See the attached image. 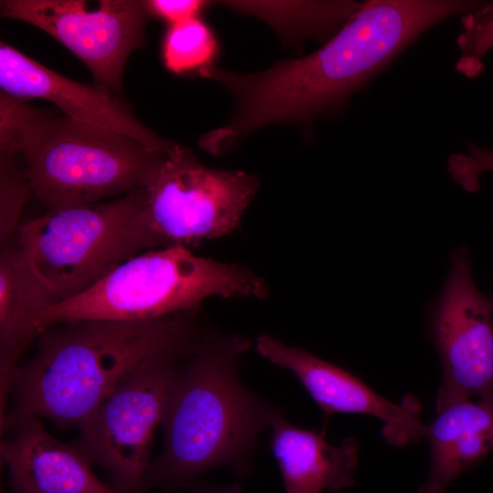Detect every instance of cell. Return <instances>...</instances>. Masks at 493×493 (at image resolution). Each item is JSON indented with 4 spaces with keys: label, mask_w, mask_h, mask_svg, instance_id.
<instances>
[{
    "label": "cell",
    "mask_w": 493,
    "mask_h": 493,
    "mask_svg": "<svg viewBox=\"0 0 493 493\" xmlns=\"http://www.w3.org/2000/svg\"><path fill=\"white\" fill-rule=\"evenodd\" d=\"M146 203L145 187L110 200L50 209L20 225L15 241L54 305L85 292L138 254L162 247Z\"/></svg>",
    "instance_id": "8992f818"
},
{
    "label": "cell",
    "mask_w": 493,
    "mask_h": 493,
    "mask_svg": "<svg viewBox=\"0 0 493 493\" xmlns=\"http://www.w3.org/2000/svg\"><path fill=\"white\" fill-rule=\"evenodd\" d=\"M257 188L253 175L206 166L175 143L146 187L148 221L162 247H188L233 232Z\"/></svg>",
    "instance_id": "52a82bcc"
},
{
    "label": "cell",
    "mask_w": 493,
    "mask_h": 493,
    "mask_svg": "<svg viewBox=\"0 0 493 493\" xmlns=\"http://www.w3.org/2000/svg\"><path fill=\"white\" fill-rule=\"evenodd\" d=\"M216 52L213 32L197 16L172 24L163 42L165 66L177 74L212 65Z\"/></svg>",
    "instance_id": "e0dca14e"
},
{
    "label": "cell",
    "mask_w": 493,
    "mask_h": 493,
    "mask_svg": "<svg viewBox=\"0 0 493 493\" xmlns=\"http://www.w3.org/2000/svg\"><path fill=\"white\" fill-rule=\"evenodd\" d=\"M0 87L16 98L51 101L74 121L131 137L155 151H167L175 144L143 125L131 107L108 89L70 79L3 42Z\"/></svg>",
    "instance_id": "8fae6325"
},
{
    "label": "cell",
    "mask_w": 493,
    "mask_h": 493,
    "mask_svg": "<svg viewBox=\"0 0 493 493\" xmlns=\"http://www.w3.org/2000/svg\"><path fill=\"white\" fill-rule=\"evenodd\" d=\"M256 350L271 363L294 373L325 414L375 416L384 423V437L394 446L426 436L427 426L421 423L414 405H401L382 397L347 371L267 334L257 338Z\"/></svg>",
    "instance_id": "7c38bea8"
},
{
    "label": "cell",
    "mask_w": 493,
    "mask_h": 493,
    "mask_svg": "<svg viewBox=\"0 0 493 493\" xmlns=\"http://www.w3.org/2000/svg\"><path fill=\"white\" fill-rule=\"evenodd\" d=\"M270 428V447L286 493L335 492L352 485L358 461V445L352 437L331 446L324 431L295 426L282 415Z\"/></svg>",
    "instance_id": "5bb4252c"
},
{
    "label": "cell",
    "mask_w": 493,
    "mask_h": 493,
    "mask_svg": "<svg viewBox=\"0 0 493 493\" xmlns=\"http://www.w3.org/2000/svg\"><path fill=\"white\" fill-rule=\"evenodd\" d=\"M202 493H242V492L238 485H233L228 488L209 489Z\"/></svg>",
    "instance_id": "7402d4cb"
},
{
    "label": "cell",
    "mask_w": 493,
    "mask_h": 493,
    "mask_svg": "<svg viewBox=\"0 0 493 493\" xmlns=\"http://www.w3.org/2000/svg\"><path fill=\"white\" fill-rule=\"evenodd\" d=\"M483 2L370 0L317 51L242 74L210 65L201 76L221 83L237 101L231 121L201 145L224 153L257 128L306 122L332 111L433 26L478 8Z\"/></svg>",
    "instance_id": "6da1fadb"
},
{
    "label": "cell",
    "mask_w": 493,
    "mask_h": 493,
    "mask_svg": "<svg viewBox=\"0 0 493 493\" xmlns=\"http://www.w3.org/2000/svg\"><path fill=\"white\" fill-rule=\"evenodd\" d=\"M14 493H24V492L15 491Z\"/></svg>",
    "instance_id": "603a6c76"
},
{
    "label": "cell",
    "mask_w": 493,
    "mask_h": 493,
    "mask_svg": "<svg viewBox=\"0 0 493 493\" xmlns=\"http://www.w3.org/2000/svg\"><path fill=\"white\" fill-rule=\"evenodd\" d=\"M468 154L454 153L447 163L453 180L467 192L479 189V176L493 172V152L468 142Z\"/></svg>",
    "instance_id": "ffe728a7"
},
{
    "label": "cell",
    "mask_w": 493,
    "mask_h": 493,
    "mask_svg": "<svg viewBox=\"0 0 493 493\" xmlns=\"http://www.w3.org/2000/svg\"><path fill=\"white\" fill-rule=\"evenodd\" d=\"M178 362L137 370L79 426L89 456L122 493H141L145 483L154 434L183 370Z\"/></svg>",
    "instance_id": "ba28073f"
},
{
    "label": "cell",
    "mask_w": 493,
    "mask_h": 493,
    "mask_svg": "<svg viewBox=\"0 0 493 493\" xmlns=\"http://www.w3.org/2000/svg\"><path fill=\"white\" fill-rule=\"evenodd\" d=\"M427 426L430 472L416 493H446L461 473L493 451V397L453 403Z\"/></svg>",
    "instance_id": "9a60e30c"
},
{
    "label": "cell",
    "mask_w": 493,
    "mask_h": 493,
    "mask_svg": "<svg viewBox=\"0 0 493 493\" xmlns=\"http://www.w3.org/2000/svg\"><path fill=\"white\" fill-rule=\"evenodd\" d=\"M150 13L172 24L195 17L207 5L200 0H151L144 1Z\"/></svg>",
    "instance_id": "44dd1931"
},
{
    "label": "cell",
    "mask_w": 493,
    "mask_h": 493,
    "mask_svg": "<svg viewBox=\"0 0 493 493\" xmlns=\"http://www.w3.org/2000/svg\"><path fill=\"white\" fill-rule=\"evenodd\" d=\"M0 152L17 155L34 196L50 209L89 205L147 187L167 151L54 116L0 93Z\"/></svg>",
    "instance_id": "277c9868"
},
{
    "label": "cell",
    "mask_w": 493,
    "mask_h": 493,
    "mask_svg": "<svg viewBox=\"0 0 493 493\" xmlns=\"http://www.w3.org/2000/svg\"><path fill=\"white\" fill-rule=\"evenodd\" d=\"M433 330L443 366L436 411L458 401L492 398L491 306L473 281L465 247L452 254Z\"/></svg>",
    "instance_id": "30bf717a"
},
{
    "label": "cell",
    "mask_w": 493,
    "mask_h": 493,
    "mask_svg": "<svg viewBox=\"0 0 493 493\" xmlns=\"http://www.w3.org/2000/svg\"><path fill=\"white\" fill-rule=\"evenodd\" d=\"M195 312L47 328L34 358L17 365L1 386V429L41 417L60 428L79 427L137 370L192 356L203 337Z\"/></svg>",
    "instance_id": "7a4b0ae2"
},
{
    "label": "cell",
    "mask_w": 493,
    "mask_h": 493,
    "mask_svg": "<svg viewBox=\"0 0 493 493\" xmlns=\"http://www.w3.org/2000/svg\"><path fill=\"white\" fill-rule=\"evenodd\" d=\"M249 345L240 335H203L171 395L163 449L146 484L179 483L219 466L246 473L259 433L281 415L238 378V359Z\"/></svg>",
    "instance_id": "3957f363"
},
{
    "label": "cell",
    "mask_w": 493,
    "mask_h": 493,
    "mask_svg": "<svg viewBox=\"0 0 493 493\" xmlns=\"http://www.w3.org/2000/svg\"><path fill=\"white\" fill-rule=\"evenodd\" d=\"M1 442V459L16 491L24 493H122L101 482L89 458L54 438L39 418L21 422Z\"/></svg>",
    "instance_id": "4fadbf2b"
},
{
    "label": "cell",
    "mask_w": 493,
    "mask_h": 493,
    "mask_svg": "<svg viewBox=\"0 0 493 493\" xmlns=\"http://www.w3.org/2000/svg\"><path fill=\"white\" fill-rule=\"evenodd\" d=\"M463 31L457 37L461 57L456 68L468 77L482 70L481 60L493 47V4H483L462 16Z\"/></svg>",
    "instance_id": "d6986e66"
},
{
    "label": "cell",
    "mask_w": 493,
    "mask_h": 493,
    "mask_svg": "<svg viewBox=\"0 0 493 493\" xmlns=\"http://www.w3.org/2000/svg\"><path fill=\"white\" fill-rule=\"evenodd\" d=\"M264 279L243 266L194 255L187 246L149 249L85 292L38 315L40 335L64 322L142 320L196 311L211 297L263 299Z\"/></svg>",
    "instance_id": "5b68a950"
},
{
    "label": "cell",
    "mask_w": 493,
    "mask_h": 493,
    "mask_svg": "<svg viewBox=\"0 0 493 493\" xmlns=\"http://www.w3.org/2000/svg\"><path fill=\"white\" fill-rule=\"evenodd\" d=\"M32 194L20 158L0 152V247L15 242L20 217Z\"/></svg>",
    "instance_id": "ac0fdd59"
},
{
    "label": "cell",
    "mask_w": 493,
    "mask_h": 493,
    "mask_svg": "<svg viewBox=\"0 0 493 493\" xmlns=\"http://www.w3.org/2000/svg\"><path fill=\"white\" fill-rule=\"evenodd\" d=\"M1 16L33 25L58 39L117 96L130 54L144 42V1L101 0L95 10L79 0H5Z\"/></svg>",
    "instance_id": "9c48e42d"
},
{
    "label": "cell",
    "mask_w": 493,
    "mask_h": 493,
    "mask_svg": "<svg viewBox=\"0 0 493 493\" xmlns=\"http://www.w3.org/2000/svg\"><path fill=\"white\" fill-rule=\"evenodd\" d=\"M54 305L16 243L0 251V385L39 334L36 320Z\"/></svg>",
    "instance_id": "2e32d148"
}]
</instances>
